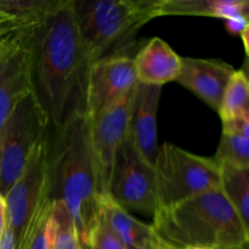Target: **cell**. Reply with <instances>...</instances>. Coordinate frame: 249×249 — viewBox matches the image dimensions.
Segmentation results:
<instances>
[{
    "label": "cell",
    "instance_id": "obj_28",
    "mask_svg": "<svg viewBox=\"0 0 249 249\" xmlns=\"http://www.w3.org/2000/svg\"><path fill=\"white\" fill-rule=\"evenodd\" d=\"M83 249H85V248H83Z\"/></svg>",
    "mask_w": 249,
    "mask_h": 249
},
{
    "label": "cell",
    "instance_id": "obj_11",
    "mask_svg": "<svg viewBox=\"0 0 249 249\" xmlns=\"http://www.w3.org/2000/svg\"><path fill=\"white\" fill-rule=\"evenodd\" d=\"M160 94L162 87L136 84L126 138L134 150L153 167L160 150L157 142V112Z\"/></svg>",
    "mask_w": 249,
    "mask_h": 249
},
{
    "label": "cell",
    "instance_id": "obj_4",
    "mask_svg": "<svg viewBox=\"0 0 249 249\" xmlns=\"http://www.w3.org/2000/svg\"><path fill=\"white\" fill-rule=\"evenodd\" d=\"M163 0H72L91 62L123 53L141 27L162 16Z\"/></svg>",
    "mask_w": 249,
    "mask_h": 249
},
{
    "label": "cell",
    "instance_id": "obj_17",
    "mask_svg": "<svg viewBox=\"0 0 249 249\" xmlns=\"http://www.w3.org/2000/svg\"><path fill=\"white\" fill-rule=\"evenodd\" d=\"M219 189L232 206L243 225L249 229V169L219 165Z\"/></svg>",
    "mask_w": 249,
    "mask_h": 249
},
{
    "label": "cell",
    "instance_id": "obj_20",
    "mask_svg": "<svg viewBox=\"0 0 249 249\" xmlns=\"http://www.w3.org/2000/svg\"><path fill=\"white\" fill-rule=\"evenodd\" d=\"M214 160L219 165L249 169V138L223 133Z\"/></svg>",
    "mask_w": 249,
    "mask_h": 249
},
{
    "label": "cell",
    "instance_id": "obj_18",
    "mask_svg": "<svg viewBox=\"0 0 249 249\" xmlns=\"http://www.w3.org/2000/svg\"><path fill=\"white\" fill-rule=\"evenodd\" d=\"M218 113L221 122L249 116V83L245 70H236L229 80Z\"/></svg>",
    "mask_w": 249,
    "mask_h": 249
},
{
    "label": "cell",
    "instance_id": "obj_27",
    "mask_svg": "<svg viewBox=\"0 0 249 249\" xmlns=\"http://www.w3.org/2000/svg\"><path fill=\"white\" fill-rule=\"evenodd\" d=\"M168 249H174V248H168ZM187 249H216V248H187Z\"/></svg>",
    "mask_w": 249,
    "mask_h": 249
},
{
    "label": "cell",
    "instance_id": "obj_23",
    "mask_svg": "<svg viewBox=\"0 0 249 249\" xmlns=\"http://www.w3.org/2000/svg\"><path fill=\"white\" fill-rule=\"evenodd\" d=\"M225 26L231 34L240 36L242 38L243 44H245V50L248 53V16H241L240 15V16L230 17V18L225 19Z\"/></svg>",
    "mask_w": 249,
    "mask_h": 249
},
{
    "label": "cell",
    "instance_id": "obj_3",
    "mask_svg": "<svg viewBox=\"0 0 249 249\" xmlns=\"http://www.w3.org/2000/svg\"><path fill=\"white\" fill-rule=\"evenodd\" d=\"M152 228L174 249H247L249 242V229L219 187L158 209Z\"/></svg>",
    "mask_w": 249,
    "mask_h": 249
},
{
    "label": "cell",
    "instance_id": "obj_7",
    "mask_svg": "<svg viewBox=\"0 0 249 249\" xmlns=\"http://www.w3.org/2000/svg\"><path fill=\"white\" fill-rule=\"evenodd\" d=\"M107 195L126 212H139L153 218L158 211L155 167L148 164L128 140L117 153Z\"/></svg>",
    "mask_w": 249,
    "mask_h": 249
},
{
    "label": "cell",
    "instance_id": "obj_6",
    "mask_svg": "<svg viewBox=\"0 0 249 249\" xmlns=\"http://www.w3.org/2000/svg\"><path fill=\"white\" fill-rule=\"evenodd\" d=\"M49 119L33 95L22 99L7 118L0 138V195L5 196L44 141Z\"/></svg>",
    "mask_w": 249,
    "mask_h": 249
},
{
    "label": "cell",
    "instance_id": "obj_9",
    "mask_svg": "<svg viewBox=\"0 0 249 249\" xmlns=\"http://www.w3.org/2000/svg\"><path fill=\"white\" fill-rule=\"evenodd\" d=\"M134 90L124 95L96 119L90 121V148L94 158L100 196L108 194L117 153L128 138Z\"/></svg>",
    "mask_w": 249,
    "mask_h": 249
},
{
    "label": "cell",
    "instance_id": "obj_12",
    "mask_svg": "<svg viewBox=\"0 0 249 249\" xmlns=\"http://www.w3.org/2000/svg\"><path fill=\"white\" fill-rule=\"evenodd\" d=\"M235 71L231 65L215 58L181 57V70L175 82L218 111L226 85Z\"/></svg>",
    "mask_w": 249,
    "mask_h": 249
},
{
    "label": "cell",
    "instance_id": "obj_13",
    "mask_svg": "<svg viewBox=\"0 0 249 249\" xmlns=\"http://www.w3.org/2000/svg\"><path fill=\"white\" fill-rule=\"evenodd\" d=\"M28 40L0 55V138L16 105L31 94Z\"/></svg>",
    "mask_w": 249,
    "mask_h": 249
},
{
    "label": "cell",
    "instance_id": "obj_14",
    "mask_svg": "<svg viewBox=\"0 0 249 249\" xmlns=\"http://www.w3.org/2000/svg\"><path fill=\"white\" fill-rule=\"evenodd\" d=\"M138 83L163 87L174 82L181 70V57L165 43L155 36L133 58Z\"/></svg>",
    "mask_w": 249,
    "mask_h": 249
},
{
    "label": "cell",
    "instance_id": "obj_22",
    "mask_svg": "<svg viewBox=\"0 0 249 249\" xmlns=\"http://www.w3.org/2000/svg\"><path fill=\"white\" fill-rule=\"evenodd\" d=\"M85 249H126L116 233L109 229L105 221L101 212L95 220L89 236H88Z\"/></svg>",
    "mask_w": 249,
    "mask_h": 249
},
{
    "label": "cell",
    "instance_id": "obj_10",
    "mask_svg": "<svg viewBox=\"0 0 249 249\" xmlns=\"http://www.w3.org/2000/svg\"><path fill=\"white\" fill-rule=\"evenodd\" d=\"M138 84L133 58L116 55L97 60L90 66L87 85L85 114L94 121L118 102Z\"/></svg>",
    "mask_w": 249,
    "mask_h": 249
},
{
    "label": "cell",
    "instance_id": "obj_2",
    "mask_svg": "<svg viewBox=\"0 0 249 249\" xmlns=\"http://www.w3.org/2000/svg\"><path fill=\"white\" fill-rule=\"evenodd\" d=\"M49 198L72 216L83 248L100 215V191L90 148V121L85 114L63 125L49 124L45 140Z\"/></svg>",
    "mask_w": 249,
    "mask_h": 249
},
{
    "label": "cell",
    "instance_id": "obj_25",
    "mask_svg": "<svg viewBox=\"0 0 249 249\" xmlns=\"http://www.w3.org/2000/svg\"><path fill=\"white\" fill-rule=\"evenodd\" d=\"M0 249H15L14 235H12V231L10 229L9 223H7L6 229H5L4 233L1 236V240H0Z\"/></svg>",
    "mask_w": 249,
    "mask_h": 249
},
{
    "label": "cell",
    "instance_id": "obj_5",
    "mask_svg": "<svg viewBox=\"0 0 249 249\" xmlns=\"http://www.w3.org/2000/svg\"><path fill=\"white\" fill-rule=\"evenodd\" d=\"M155 170L158 209L218 189L220 181V167L214 158L197 156L170 142L160 146Z\"/></svg>",
    "mask_w": 249,
    "mask_h": 249
},
{
    "label": "cell",
    "instance_id": "obj_26",
    "mask_svg": "<svg viewBox=\"0 0 249 249\" xmlns=\"http://www.w3.org/2000/svg\"><path fill=\"white\" fill-rule=\"evenodd\" d=\"M7 226V211H6V202L2 195H0V240L4 233L5 229Z\"/></svg>",
    "mask_w": 249,
    "mask_h": 249
},
{
    "label": "cell",
    "instance_id": "obj_16",
    "mask_svg": "<svg viewBox=\"0 0 249 249\" xmlns=\"http://www.w3.org/2000/svg\"><path fill=\"white\" fill-rule=\"evenodd\" d=\"M162 16H204L228 19L248 16L247 0H163Z\"/></svg>",
    "mask_w": 249,
    "mask_h": 249
},
{
    "label": "cell",
    "instance_id": "obj_19",
    "mask_svg": "<svg viewBox=\"0 0 249 249\" xmlns=\"http://www.w3.org/2000/svg\"><path fill=\"white\" fill-rule=\"evenodd\" d=\"M51 224L50 249H83L74 221L60 202H53Z\"/></svg>",
    "mask_w": 249,
    "mask_h": 249
},
{
    "label": "cell",
    "instance_id": "obj_21",
    "mask_svg": "<svg viewBox=\"0 0 249 249\" xmlns=\"http://www.w3.org/2000/svg\"><path fill=\"white\" fill-rule=\"evenodd\" d=\"M53 207V202L50 199L39 212L29 229L22 249H50Z\"/></svg>",
    "mask_w": 249,
    "mask_h": 249
},
{
    "label": "cell",
    "instance_id": "obj_1",
    "mask_svg": "<svg viewBox=\"0 0 249 249\" xmlns=\"http://www.w3.org/2000/svg\"><path fill=\"white\" fill-rule=\"evenodd\" d=\"M27 48L31 94L49 124L60 126L73 117L85 114L92 62L78 29L72 0H61L32 34Z\"/></svg>",
    "mask_w": 249,
    "mask_h": 249
},
{
    "label": "cell",
    "instance_id": "obj_8",
    "mask_svg": "<svg viewBox=\"0 0 249 249\" xmlns=\"http://www.w3.org/2000/svg\"><path fill=\"white\" fill-rule=\"evenodd\" d=\"M4 198L6 202L7 223L14 235L15 249H22L32 224L43 207L50 201L44 141Z\"/></svg>",
    "mask_w": 249,
    "mask_h": 249
},
{
    "label": "cell",
    "instance_id": "obj_24",
    "mask_svg": "<svg viewBox=\"0 0 249 249\" xmlns=\"http://www.w3.org/2000/svg\"><path fill=\"white\" fill-rule=\"evenodd\" d=\"M223 133L249 138V116L223 122Z\"/></svg>",
    "mask_w": 249,
    "mask_h": 249
},
{
    "label": "cell",
    "instance_id": "obj_15",
    "mask_svg": "<svg viewBox=\"0 0 249 249\" xmlns=\"http://www.w3.org/2000/svg\"><path fill=\"white\" fill-rule=\"evenodd\" d=\"M100 212L105 221L126 249H168L152 225L139 220L116 203L108 195L100 196Z\"/></svg>",
    "mask_w": 249,
    "mask_h": 249
}]
</instances>
